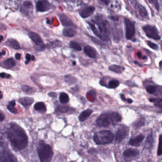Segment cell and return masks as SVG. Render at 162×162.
<instances>
[{
  "mask_svg": "<svg viewBox=\"0 0 162 162\" xmlns=\"http://www.w3.org/2000/svg\"><path fill=\"white\" fill-rule=\"evenodd\" d=\"M7 133L8 138L14 149L21 150L25 148L27 146V135L23 129L17 124L11 123Z\"/></svg>",
  "mask_w": 162,
  "mask_h": 162,
  "instance_id": "obj_1",
  "label": "cell"
},
{
  "mask_svg": "<svg viewBox=\"0 0 162 162\" xmlns=\"http://www.w3.org/2000/svg\"><path fill=\"white\" fill-rule=\"evenodd\" d=\"M90 28L98 38L103 41H109L110 39V27L108 21L101 15H97L92 21H87Z\"/></svg>",
  "mask_w": 162,
  "mask_h": 162,
  "instance_id": "obj_2",
  "label": "cell"
},
{
  "mask_svg": "<svg viewBox=\"0 0 162 162\" xmlns=\"http://www.w3.org/2000/svg\"><path fill=\"white\" fill-rule=\"evenodd\" d=\"M37 150L41 162H50L52 161L54 153L50 145L46 144L43 140H40Z\"/></svg>",
  "mask_w": 162,
  "mask_h": 162,
  "instance_id": "obj_3",
  "label": "cell"
},
{
  "mask_svg": "<svg viewBox=\"0 0 162 162\" xmlns=\"http://www.w3.org/2000/svg\"><path fill=\"white\" fill-rule=\"evenodd\" d=\"M114 136L112 132L102 130L94 134V140L97 145H106L111 143L113 141Z\"/></svg>",
  "mask_w": 162,
  "mask_h": 162,
  "instance_id": "obj_4",
  "label": "cell"
},
{
  "mask_svg": "<svg viewBox=\"0 0 162 162\" xmlns=\"http://www.w3.org/2000/svg\"><path fill=\"white\" fill-rule=\"evenodd\" d=\"M125 27V37L127 40L135 41L136 34V27L135 23L128 18L124 19Z\"/></svg>",
  "mask_w": 162,
  "mask_h": 162,
  "instance_id": "obj_5",
  "label": "cell"
},
{
  "mask_svg": "<svg viewBox=\"0 0 162 162\" xmlns=\"http://www.w3.org/2000/svg\"><path fill=\"white\" fill-rule=\"evenodd\" d=\"M146 37L154 40H161L158 30L155 26L146 24L142 27Z\"/></svg>",
  "mask_w": 162,
  "mask_h": 162,
  "instance_id": "obj_6",
  "label": "cell"
},
{
  "mask_svg": "<svg viewBox=\"0 0 162 162\" xmlns=\"http://www.w3.org/2000/svg\"><path fill=\"white\" fill-rule=\"evenodd\" d=\"M128 129L125 125L119 127L115 134V140L117 143H120L127 136Z\"/></svg>",
  "mask_w": 162,
  "mask_h": 162,
  "instance_id": "obj_7",
  "label": "cell"
},
{
  "mask_svg": "<svg viewBox=\"0 0 162 162\" xmlns=\"http://www.w3.org/2000/svg\"><path fill=\"white\" fill-rule=\"evenodd\" d=\"M52 8V5L47 0H39L36 3V10L38 12H47Z\"/></svg>",
  "mask_w": 162,
  "mask_h": 162,
  "instance_id": "obj_8",
  "label": "cell"
},
{
  "mask_svg": "<svg viewBox=\"0 0 162 162\" xmlns=\"http://www.w3.org/2000/svg\"><path fill=\"white\" fill-rule=\"evenodd\" d=\"M29 37L31 40L33 41L35 45L39 48V51H43L46 46L44 44L43 41L38 34L34 32H31L28 33Z\"/></svg>",
  "mask_w": 162,
  "mask_h": 162,
  "instance_id": "obj_9",
  "label": "cell"
},
{
  "mask_svg": "<svg viewBox=\"0 0 162 162\" xmlns=\"http://www.w3.org/2000/svg\"><path fill=\"white\" fill-rule=\"evenodd\" d=\"M111 120L109 114H102L99 116L96 119V125L97 126L101 127H106L108 126Z\"/></svg>",
  "mask_w": 162,
  "mask_h": 162,
  "instance_id": "obj_10",
  "label": "cell"
},
{
  "mask_svg": "<svg viewBox=\"0 0 162 162\" xmlns=\"http://www.w3.org/2000/svg\"><path fill=\"white\" fill-rule=\"evenodd\" d=\"M0 161L15 162L17 161V159L11 152L7 150H3L1 152H0Z\"/></svg>",
  "mask_w": 162,
  "mask_h": 162,
  "instance_id": "obj_11",
  "label": "cell"
},
{
  "mask_svg": "<svg viewBox=\"0 0 162 162\" xmlns=\"http://www.w3.org/2000/svg\"><path fill=\"white\" fill-rule=\"evenodd\" d=\"M60 21L64 27L74 26V24L72 20L66 16V15L63 14H58Z\"/></svg>",
  "mask_w": 162,
  "mask_h": 162,
  "instance_id": "obj_12",
  "label": "cell"
},
{
  "mask_svg": "<svg viewBox=\"0 0 162 162\" xmlns=\"http://www.w3.org/2000/svg\"><path fill=\"white\" fill-rule=\"evenodd\" d=\"M95 10V8L93 6H90L85 7L83 9L82 11L80 12V16L83 18H87L90 17L91 15L93 14V13Z\"/></svg>",
  "mask_w": 162,
  "mask_h": 162,
  "instance_id": "obj_13",
  "label": "cell"
},
{
  "mask_svg": "<svg viewBox=\"0 0 162 162\" xmlns=\"http://www.w3.org/2000/svg\"><path fill=\"white\" fill-rule=\"evenodd\" d=\"M139 151L137 149H127L124 151L123 156L126 159H131L139 155Z\"/></svg>",
  "mask_w": 162,
  "mask_h": 162,
  "instance_id": "obj_14",
  "label": "cell"
},
{
  "mask_svg": "<svg viewBox=\"0 0 162 162\" xmlns=\"http://www.w3.org/2000/svg\"><path fill=\"white\" fill-rule=\"evenodd\" d=\"M32 8V3L31 2L26 1L24 2L20 8V12L22 14L27 16L28 14L29 10Z\"/></svg>",
  "mask_w": 162,
  "mask_h": 162,
  "instance_id": "obj_15",
  "label": "cell"
},
{
  "mask_svg": "<svg viewBox=\"0 0 162 162\" xmlns=\"http://www.w3.org/2000/svg\"><path fill=\"white\" fill-rule=\"evenodd\" d=\"M145 138V136L139 135L135 138H131L129 141V144L131 146H139Z\"/></svg>",
  "mask_w": 162,
  "mask_h": 162,
  "instance_id": "obj_16",
  "label": "cell"
},
{
  "mask_svg": "<svg viewBox=\"0 0 162 162\" xmlns=\"http://www.w3.org/2000/svg\"><path fill=\"white\" fill-rule=\"evenodd\" d=\"M83 51L86 55L90 58H96L97 52L94 48L89 45H87L83 48Z\"/></svg>",
  "mask_w": 162,
  "mask_h": 162,
  "instance_id": "obj_17",
  "label": "cell"
},
{
  "mask_svg": "<svg viewBox=\"0 0 162 162\" xmlns=\"http://www.w3.org/2000/svg\"><path fill=\"white\" fill-rule=\"evenodd\" d=\"M19 102L25 107H28L32 104L34 99L30 97H23L19 99Z\"/></svg>",
  "mask_w": 162,
  "mask_h": 162,
  "instance_id": "obj_18",
  "label": "cell"
},
{
  "mask_svg": "<svg viewBox=\"0 0 162 162\" xmlns=\"http://www.w3.org/2000/svg\"><path fill=\"white\" fill-rule=\"evenodd\" d=\"M93 110L90 109L85 110L81 113L79 116V120L81 122H84L85 120L88 119V118L92 114Z\"/></svg>",
  "mask_w": 162,
  "mask_h": 162,
  "instance_id": "obj_19",
  "label": "cell"
},
{
  "mask_svg": "<svg viewBox=\"0 0 162 162\" xmlns=\"http://www.w3.org/2000/svg\"><path fill=\"white\" fill-rule=\"evenodd\" d=\"M109 116L111 118V122L113 124L120 122L122 119L121 116L116 112L111 113L109 114Z\"/></svg>",
  "mask_w": 162,
  "mask_h": 162,
  "instance_id": "obj_20",
  "label": "cell"
},
{
  "mask_svg": "<svg viewBox=\"0 0 162 162\" xmlns=\"http://www.w3.org/2000/svg\"><path fill=\"white\" fill-rule=\"evenodd\" d=\"M34 109L39 112L43 113L46 112V108L43 102H39L36 103L34 106Z\"/></svg>",
  "mask_w": 162,
  "mask_h": 162,
  "instance_id": "obj_21",
  "label": "cell"
},
{
  "mask_svg": "<svg viewBox=\"0 0 162 162\" xmlns=\"http://www.w3.org/2000/svg\"><path fill=\"white\" fill-rule=\"evenodd\" d=\"M113 36L114 40L120 41L122 36V32L119 28H114L112 30Z\"/></svg>",
  "mask_w": 162,
  "mask_h": 162,
  "instance_id": "obj_22",
  "label": "cell"
},
{
  "mask_svg": "<svg viewBox=\"0 0 162 162\" xmlns=\"http://www.w3.org/2000/svg\"><path fill=\"white\" fill-rule=\"evenodd\" d=\"M109 70L116 73H121L123 71L125 70L124 67L120 66L117 65H112L110 66L109 67Z\"/></svg>",
  "mask_w": 162,
  "mask_h": 162,
  "instance_id": "obj_23",
  "label": "cell"
},
{
  "mask_svg": "<svg viewBox=\"0 0 162 162\" xmlns=\"http://www.w3.org/2000/svg\"><path fill=\"white\" fill-rule=\"evenodd\" d=\"M154 139L153 135L151 133L146 138V141L145 144V147L146 148L150 149L153 146L154 144Z\"/></svg>",
  "mask_w": 162,
  "mask_h": 162,
  "instance_id": "obj_24",
  "label": "cell"
},
{
  "mask_svg": "<svg viewBox=\"0 0 162 162\" xmlns=\"http://www.w3.org/2000/svg\"><path fill=\"white\" fill-rule=\"evenodd\" d=\"M63 34L66 37H73L76 34L75 31L72 29L65 28L63 30Z\"/></svg>",
  "mask_w": 162,
  "mask_h": 162,
  "instance_id": "obj_25",
  "label": "cell"
},
{
  "mask_svg": "<svg viewBox=\"0 0 162 162\" xmlns=\"http://www.w3.org/2000/svg\"><path fill=\"white\" fill-rule=\"evenodd\" d=\"M3 65L7 68H11L16 65V62L13 58H9L3 61Z\"/></svg>",
  "mask_w": 162,
  "mask_h": 162,
  "instance_id": "obj_26",
  "label": "cell"
},
{
  "mask_svg": "<svg viewBox=\"0 0 162 162\" xmlns=\"http://www.w3.org/2000/svg\"><path fill=\"white\" fill-rule=\"evenodd\" d=\"M6 42L8 43L9 45L13 49L19 50L20 48V45L19 42L14 39H9Z\"/></svg>",
  "mask_w": 162,
  "mask_h": 162,
  "instance_id": "obj_27",
  "label": "cell"
},
{
  "mask_svg": "<svg viewBox=\"0 0 162 162\" xmlns=\"http://www.w3.org/2000/svg\"><path fill=\"white\" fill-rule=\"evenodd\" d=\"M138 11L140 16L142 18H146L148 16V13L146 9L141 4H139L138 6Z\"/></svg>",
  "mask_w": 162,
  "mask_h": 162,
  "instance_id": "obj_28",
  "label": "cell"
},
{
  "mask_svg": "<svg viewBox=\"0 0 162 162\" xmlns=\"http://www.w3.org/2000/svg\"><path fill=\"white\" fill-rule=\"evenodd\" d=\"M21 90L22 91L26 93L27 94H33L35 92V88L28 86L23 85L21 86Z\"/></svg>",
  "mask_w": 162,
  "mask_h": 162,
  "instance_id": "obj_29",
  "label": "cell"
},
{
  "mask_svg": "<svg viewBox=\"0 0 162 162\" xmlns=\"http://www.w3.org/2000/svg\"><path fill=\"white\" fill-rule=\"evenodd\" d=\"M15 105H16V103H15V101H12L9 102L8 105L7 106V108L9 111L14 114H17V112H18L17 109L15 107Z\"/></svg>",
  "mask_w": 162,
  "mask_h": 162,
  "instance_id": "obj_30",
  "label": "cell"
},
{
  "mask_svg": "<svg viewBox=\"0 0 162 162\" xmlns=\"http://www.w3.org/2000/svg\"><path fill=\"white\" fill-rule=\"evenodd\" d=\"M59 100L62 104H66L68 103L69 101L68 95L64 92L61 93L59 96Z\"/></svg>",
  "mask_w": 162,
  "mask_h": 162,
  "instance_id": "obj_31",
  "label": "cell"
},
{
  "mask_svg": "<svg viewBox=\"0 0 162 162\" xmlns=\"http://www.w3.org/2000/svg\"><path fill=\"white\" fill-rule=\"evenodd\" d=\"M69 46L73 49L79 52L82 50L80 44L75 41H71L69 43Z\"/></svg>",
  "mask_w": 162,
  "mask_h": 162,
  "instance_id": "obj_32",
  "label": "cell"
},
{
  "mask_svg": "<svg viewBox=\"0 0 162 162\" xmlns=\"http://www.w3.org/2000/svg\"><path fill=\"white\" fill-rule=\"evenodd\" d=\"M145 125V121L143 118H140L135 121L133 123V127L135 129H139Z\"/></svg>",
  "mask_w": 162,
  "mask_h": 162,
  "instance_id": "obj_33",
  "label": "cell"
},
{
  "mask_svg": "<svg viewBox=\"0 0 162 162\" xmlns=\"http://www.w3.org/2000/svg\"><path fill=\"white\" fill-rule=\"evenodd\" d=\"M149 101L154 103L155 106L162 108V99L160 98H151Z\"/></svg>",
  "mask_w": 162,
  "mask_h": 162,
  "instance_id": "obj_34",
  "label": "cell"
},
{
  "mask_svg": "<svg viewBox=\"0 0 162 162\" xmlns=\"http://www.w3.org/2000/svg\"><path fill=\"white\" fill-rule=\"evenodd\" d=\"M120 85V82L116 79L110 80L108 83V87L110 88H115Z\"/></svg>",
  "mask_w": 162,
  "mask_h": 162,
  "instance_id": "obj_35",
  "label": "cell"
},
{
  "mask_svg": "<svg viewBox=\"0 0 162 162\" xmlns=\"http://www.w3.org/2000/svg\"><path fill=\"white\" fill-rule=\"evenodd\" d=\"M68 110V106H57V107L56 109V111H57L62 113H66Z\"/></svg>",
  "mask_w": 162,
  "mask_h": 162,
  "instance_id": "obj_36",
  "label": "cell"
},
{
  "mask_svg": "<svg viewBox=\"0 0 162 162\" xmlns=\"http://www.w3.org/2000/svg\"><path fill=\"white\" fill-rule=\"evenodd\" d=\"M65 81L69 85H73L75 83L76 79L74 77L67 76L65 77Z\"/></svg>",
  "mask_w": 162,
  "mask_h": 162,
  "instance_id": "obj_37",
  "label": "cell"
},
{
  "mask_svg": "<svg viewBox=\"0 0 162 162\" xmlns=\"http://www.w3.org/2000/svg\"><path fill=\"white\" fill-rule=\"evenodd\" d=\"M147 45L149 46L150 48L153 50H155V51H157L159 49V47L158 45L156 44V43H154V42H152L150 40H147L146 41Z\"/></svg>",
  "mask_w": 162,
  "mask_h": 162,
  "instance_id": "obj_38",
  "label": "cell"
},
{
  "mask_svg": "<svg viewBox=\"0 0 162 162\" xmlns=\"http://www.w3.org/2000/svg\"><path fill=\"white\" fill-rule=\"evenodd\" d=\"M162 155V135L159 137V144L157 149V155L161 156Z\"/></svg>",
  "mask_w": 162,
  "mask_h": 162,
  "instance_id": "obj_39",
  "label": "cell"
},
{
  "mask_svg": "<svg viewBox=\"0 0 162 162\" xmlns=\"http://www.w3.org/2000/svg\"><path fill=\"white\" fill-rule=\"evenodd\" d=\"M146 91L150 94H154L156 91V87L154 86L150 85L146 87Z\"/></svg>",
  "mask_w": 162,
  "mask_h": 162,
  "instance_id": "obj_40",
  "label": "cell"
},
{
  "mask_svg": "<svg viewBox=\"0 0 162 162\" xmlns=\"http://www.w3.org/2000/svg\"><path fill=\"white\" fill-rule=\"evenodd\" d=\"M49 44V47L52 48L56 47H57L58 46H61L62 43H61V41L57 40L54 41H52V42H50Z\"/></svg>",
  "mask_w": 162,
  "mask_h": 162,
  "instance_id": "obj_41",
  "label": "cell"
},
{
  "mask_svg": "<svg viewBox=\"0 0 162 162\" xmlns=\"http://www.w3.org/2000/svg\"><path fill=\"white\" fill-rule=\"evenodd\" d=\"M149 2L150 3L155 4V6L156 7V9L158 11H159V6L158 2L156 1V0H149Z\"/></svg>",
  "mask_w": 162,
  "mask_h": 162,
  "instance_id": "obj_42",
  "label": "cell"
},
{
  "mask_svg": "<svg viewBox=\"0 0 162 162\" xmlns=\"http://www.w3.org/2000/svg\"><path fill=\"white\" fill-rule=\"evenodd\" d=\"M98 1L101 4L106 5V6L108 5L111 1V0H98Z\"/></svg>",
  "mask_w": 162,
  "mask_h": 162,
  "instance_id": "obj_43",
  "label": "cell"
},
{
  "mask_svg": "<svg viewBox=\"0 0 162 162\" xmlns=\"http://www.w3.org/2000/svg\"><path fill=\"white\" fill-rule=\"evenodd\" d=\"M11 75L5 73H0V78L4 79V78H6V79H9L10 78Z\"/></svg>",
  "mask_w": 162,
  "mask_h": 162,
  "instance_id": "obj_44",
  "label": "cell"
},
{
  "mask_svg": "<svg viewBox=\"0 0 162 162\" xmlns=\"http://www.w3.org/2000/svg\"><path fill=\"white\" fill-rule=\"evenodd\" d=\"M15 58L18 60H20L21 59V54L19 53H17L15 54Z\"/></svg>",
  "mask_w": 162,
  "mask_h": 162,
  "instance_id": "obj_45",
  "label": "cell"
},
{
  "mask_svg": "<svg viewBox=\"0 0 162 162\" xmlns=\"http://www.w3.org/2000/svg\"><path fill=\"white\" fill-rule=\"evenodd\" d=\"M31 56L30 55V54L27 53L26 55V59L28 61H30L31 60Z\"/></svg>",
  "mask_w": 162,
  "mask_h": 162,
  "instance_id": "obj_46",
  "label": "cell"
},
{
  "mask_svg": "<svg viewBox=\"0 0 162 162\" xmlns=\"http://www.w3.org/2000/svg\"><path fill=\"white\" fill-rule=\"evenodd\" d=\"M5 118V116L2 113H0V122H2L4 120Z\"/></svg>",
  "mask_w": 162,
  "mask_h": 162,
  "instance_id": "obj_47",
  "label": "cell"
},
{
  "mask_svg": "<svg viewBox=\"0 0 162 162\" xmlns=\"http://www.w3.org/2000/svg\"><path fill=\"white\" fill-rule=\"evenodd\" d=\"M49 96H50V97H53V98H56L57 95L56 93L51 92L49 93Z\"/></svg>",
  "mask_w": 162,
  "mask_h": 162,
  "instance_id": "obj_48",
  "label": "cell"
},
{
  "mask_svg": "<svg viewBox=\"0 0 162 162\" xmlns=\"http://www.w3.org/2000/svg\"><path fill=\"white\" fill-rule=\"evenodd\" d=\"M120 98H121V99L123 101H126L127 99L125 98L124 95H123V94H120Z\"/></svg>",
  "mask_w": 162,
  "mask_h": 162,
  "instance_id": "obj_49",
  "label": "cell"
},
{
  "mask_svg": "<svg viewBox=\"0 0 162 162\" xmlns=\"http://www.w3.org/2000/svg\"><path fill=\"white\" fill-rule=\"evenodd\" d=\"M6 52L5 51H2L1 52H0V57H1L2 56H4V55H6Z\"/></svg>",
  "mask_w": 162,
  "mask_h": 162,
  "instance_id": "obj_50",
  "label": "cell"
},
{
  "mask_svg": "<svg viewBox=\"0 0 162 162\" xmlns=\"http://www.w3.org/2000/svg\"><path fill=\"white\" fill-rule=\"evenodd\" d=\"M137 56L139 59H141L142 58V53L140 52H138L137 53Z\"/></svg>",
  "mask_w": 162,
  "mask_h": 162,
  "instance_id": "obj_51",
  "label": "cell"
},
{
  "mask_svg": "<svg viewBox=\"0 0 162 162\" xmlns=\"http://www.w3.org/2000/svg\"><path fill=\"white\" fill-rule=\"evenodd\" d=\"M126 101H127V103H129V104H131V103H132L133 100H132L131 98H128V99H127Z\"/></svg>",
  "mask_w": 162,
  "mask_h": 162,
  "instance_id": "obj_52",
  "label": "cell"
},
{
  "mask_svg": "<svg viewBox=\"0 0 162 162\" xmlns=\"http://www.w3.org/2000/svg\"><path fill=\"white\" fill-rule=\"evenodd\" d=\"M135 62V64H136L138 65L139 66H140V67H142V65H141V64H139V63H138V61H135V62Z\"/></svg>",
  "mask_w": 162,
  "mask_h": 162,
  "instance_id": "obj_53",
  "label": "cell"
},
{
  "mask_svg": "<svg viewBox=\"0 0 162 162\" xmlns=\"http://www.w3.org/2000/svg\"><path fill=\"white\" fill-rule=\"evenodd\" d=\"M35 60V56H33V55H32V56H31V60H32V61H34V60Z\"/></svg>",
  "mask_w": 162,
  "mask_h": 162,
  "instance_id": "obj_54",
  "label": "cell"
},
{
  "mask_svg": "<svg viewBox=\"0 0 162 162\" xmlns=\"http://www.w3.org/2000/svg\"><path fill=\"white\" fill-rule=\"evenodd\" d=\"M3 36H2V35H1V36H0V42H2V40H3Z\"/></svg>",
  "mask_w": 162,
  "mask_h": 162,
  "instance_id": "obj_55",
  "label": "cell"
},
{
  "mask_svg": "<svg viewBox=\"0 0 162 162\" xmlns=\"http://www.w3.org/2000/svg\"><path fill=\"white\" fill-rule=\"evenodd\" d=\"M2 97H3V95H2L1 91H0V99H2Z\"/></svg>",
  "mask_w": 162,
  "mask_h": 162,
  "instance_id": "obj_56",
  "label": "cell"
},
{
  "mask_svg": "<svg viewBox=\"0 0 162 162\" xmlns=\"http://www.w3.org/2000/svg\"><path fill=\"white\" fill-rule=\"evenodd\" d=\"M159 65H160V67H162V61H160V63H159Z\"/></svg>",
  "mask_w": 162,
  "mask_h": 162,
  "instance_id": "obj_57",
  "label": "cell"
},
{
  "mask_svg": "<svg viewBox=\"0 0 162 162\" xmlns=\"http://www.w3.org/2000/svg\"><path fill=\"white\" fill-rule=\"evenodd\" d=\"M73 65H76V62H75V61H73Z\"/></svg>",
  "mask_w": 162,
  "mask_h": 162,
  "instance_id": "obj_58",
  "label": "cell"
},
{
  "mask_svg": "<svg viewBox=\"0 0 162 162\" xmlns=\"http://www.w3.org/2000/svg\"><path fill=\"white\" fill-rule=\"evenodd\" d=\"M28 62H29V61H28L27 60H26V61H25V64H28Z\"/></svg>",
  "mask_w": 162,
  "mask_h": 162,
  "instance_id": "obj_59",
  "label": "cell"
},
{
  "mask_svg": "<svg viewBox=\"0 0 162 162\" xmlns=\"http://www.w3.org/2000/svg\"><path fill=\"white\" fill-rule=\"evenodd\" d=\"M161 48H162V43H161Z\"/></svg>",
  "mask_w": 162,
  "mask_h": 162,
  "instance_id": "obj_60",
  "label": "cell"
},
{
  "mask_svg": "<svg viewBox=\"0 0 162 162\" xmlns=\"http://www.w3.org/2000/svg\"></svg>",
  "mask_w": 162,
  "mask_h": 162,
  "instance_id": "obj_61",
  "label": "cell"
}]
</instances>
